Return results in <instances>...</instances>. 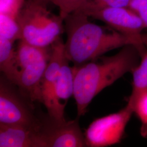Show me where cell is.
<instances>
[{"instance_id":"1","label":"cell","mask_w":147,"mask_h":147,"mask_svg":"<svg viewBox=\"0 0 147 147\" xmlns=\"http://www.w3.org/2000/svg\"><path fill=\"white\" fill-rule=\"evenodd\" d=\"M140 58L136 47L129 44L113 56H102L81 65H74L73 96L78 117L84 115L89 104L101 91L131 72L138 64Z\"/></svg>"},{"instance_id":"2","label":"cell","mask_w":147,"mask_h":147,"mask_svg":"<svg viewBox=\"0 0 147 147\" xmlns=\"http://www.w3.org/2000/svg\"><path fill=\"white\" fill-rule=\"evenodd\" d=\"M89 16L80 11L64 19L67 40L66 57L74 66H79L103 56L105 53L133 42L110 27H104L89 21Z\"/></svg>"},{"instance_id":"3","label":"cell","mask_w":147,"mask_h":147,"mask_svg":"<svg viewBox=\"0 0 147 147\" xmlns=\"http://www.w3.org/2000/svg\"><path fill=\"white\" fill-rule=\"evenodd\" d=\"M46 0H26L18 16L22 40L32 45L49 47L60 38L64 20L49 10Z\"/></svg>"},{"instance_id":"4","label":"cell","mask_w":147,"mask_h":147,"mask_svg":"<svg viewBox=\"0 0 147 147\" xmlns=\"http://www.w3.org/2000/svg\"><path fill=\"white\" fill-rule=\"evenodd\" d=\"M32 45L19 40L16 49L19 75L17 86L32 102L41 100V84L51 49Z\"/></svg>"},{"instance_id":"5","label":"cell","mask_w":147,"mask_h":147,"mask_svg":"<svg viewBox=\"0 0 147 147\" xmlns=\"http://www.w3.org/2000/svg\"><path fill=\"white\" fill-rule=\"evenodd\" d=\"M83 13L104 22L108 26L130 39L141 57L145 53L146 47L142 34L145 27L138 16L129 8H101Z\"/></svg>"},{"instance_id":"6","label":"cell","mask_w":147,"mask_h":147,"mask_svg":"<svg viewBox=\"0 0 147 147\" xmlns=\"http://www.w3.org/2000/svg\"><path fill=\"white\" fill-rule=\"evenodd\" d=\"M133 113L126 105L117 112L95 119L84 133L87 147H108L120 143Z\"/></svg>"},{"instance_id":"7","label":"cell","mask_w":147,"mask_h":147,"mask_svg":"<svg viewBox=\"0 0 147 147\" xmlns=\"http://www.w3.org/2000/svg\"><path fill=\"white\" fill-rule=\"evenodd\" d=\"M5 77L0 83V124L20 125L38 129L40 120L33 112L30 106Z\"/></svg>"},{"instance_id":"8","label":"cell","mask_w":147,"mask_h":147,"mask_svg":"<svg viewBox=\"0 0 147 147\" xmlns=\"http://www.w3.org/2000/svg\"><path fill=\"white\" fill-rule=\"evenodd\" d=\"M79 117L73 121H58L49 116L40 121L38 133L42 147H87Z\"/></svg>"},{"instance_id":"9","label":"cell","mask_w":147,"mask_h":147,"mask_svg":"<svg viewBox=\"0 0 147 147\" xmlns=\"http://www.w3.org/2000/svg\"><path fill=\"white\" fill-rule=\"evenodd\" d=\"M68 59L64 51V43L59 38L51 47V55L41 84V100L53 117L55 111L54 88L63 64Z\"/></svg>"},{"instance_id":"10","label":"cell","mask_w":147,"mask_h":147,"mask_svg":"<svg viewBox=\"0 0 147 147\" xmlns=\"http://www.w3.org/2000/svg\"><path fill=\"white\" fill-rule=\"evenodd\" d=\"M38 129L0 124V147H42Z\"/></svg>"},{"instance_id":"11","label":"cell","mask_w":147,"mask_h":147,"mask_svg":"<svg viewBox=\"0 0 147 147\" xmlns=\"http://www.w3.org/2000/svg\"><path fill=\"white\" fill-rule=\"evenodd\" d=\"M69 62L67 60L63 64L54 88L55 111L51 118L58 121L65 120V107L74 95V70Z\"/></svg>"},{"instance_id":"12","label":"cell","mask_w":147,"mask_h":147,"mask_svg":"<svg viewBox=\"0 0 147 147\" xmlns=\"http://www.w3.org/2000/svg\"><path fill=\"white\" fill-rule=\"evenodd\" d=\"M14 42L0 37V69L4 76L16 85L19 75L16 48Z\"/></svg>"},{"instance_id":"13","label":"cell","mask_w":147,"mask_h":147,"mask_svg":"<svg viewBox=\"0 0 147 147\" xmlns=\"http://www.w3.org/2000/svg\"><path fill=\"white\" fill-rule=\"evenodd\" d=\"M143 38L146 50L141 57V62L131 71L132 89L127 104L133 110L137 100L147 92V34H143Z\"/></svg>"},{"instance_id":"14","label":"cell","mask_w":147,"mask_h":147,"mask_svg":"<svg viewBox=\"0 0 147 147\" xmlns=\"http://www.w3.org/2000/svg\"><path fill=\"white\" fill-rule=\"evenodd\" d=\"M0 37L14 42L21 39V30L17 18L0 14Z\"/></svg>"},{"instance_id":"15","label":"cell","mask_w":147,"mask_h":147,"mask_svg":"<svg viewBox=\"0 0 147 147\" xmlns=\"http://www.w3.org/2000/svg\"><path fill=\"white\" fill-rule=\"evenodd\" d=\"M131 0H88L77 11L82 12L101 8L128 7Z\"/></svg>"},{"instance_id":"16","label":"cell","mask_w":147,"mask_h":147,"mask_svg":"<svg viewBox=\"0 0 147 147\" xmlns=\"http://www.w3.org/2000/svg\"><path fill=\"white\" fill-rule=\"evenodd\" d=\"M134 113L141 121L140 134L143 137L147 138V92L142 95L135 105Z\"/></svg>"},{"instance_id":"17","label":"cell","mask_w":147,"mask_h":147,"mask_svg":"<svg viewBox=\"0 0 147 147\" xmlns=\"http://www.w3.org/2000/svg\"><path fill=\"white\" fill-rule=\"evenodd\" d=\"M88 0H58L59 14L64 20L69 14L81 8Z\"/></svg>"},{"instance_id":"18","label":"cell","mask_w":147,"mask_h":147,"mask_svg":"<svg viewBox=\"0 0 147 147\" xmlns=\"http://www.w3.org/2000/svg\"><path fill=\"white\" fill-rule=\"evenodd\" d=\"M26 0H0V14L18 18Z\"/></svg>"},{"instance_id":"19","label":"cell","mask_w":147,"mask_h":147,"mask_svg":"<svg viewBox=\"0 0 147 147\" xmlns=\"http://www.w3.org/2000/svg\"><path fill=\"white\" fill-rule=\"evenodd\" d=\"M128 8L138 16L147 28V0H131Z\"/></svg>"},{"instance_id":"20","label":"cell","mask_w":147,"mask_h":147,"mask_svg":"<svg viewBox=\"0 0 147 147\" xmlns=\"http://www.w3.org/2000/svg\"><path fill=\"white\" fill-rule=\"evenodd\" d=\"M46 1H47L49 3H53V5L57 6L58 0H46Z\"/></svg>"}]
</instances>
